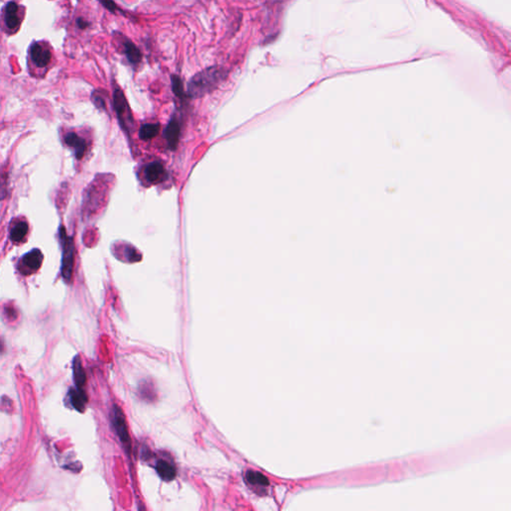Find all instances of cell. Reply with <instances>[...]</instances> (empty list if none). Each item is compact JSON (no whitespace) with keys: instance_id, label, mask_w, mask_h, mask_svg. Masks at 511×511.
<instances>
[{"instance_id":"cell-1","label":"cell","mask_w":511,"mask_h":511,"mask_svg":"<svg viewBox=\"0 0 511 511\" xmlns=\"http://www.w3.org/2000/svg\"><path fill=\"white\" fill-rule=\"evenodd\" d=\"M228 72L221 66H212L194 75L188 83L186 95L190 98H200L215 90L225 81Z\"/></svg>"},{"instance_id":"cell-2","label":"cell","mask_w":511,"mask_h":511,"mask_svg":"<svg viewBox=\"0 0 511 511\" xmlns=\"http://www.w3.org/2000/svg\"><path fill=\"white\" fill-rule=\"evenodd\" d=\"M60 238L62 240L63 255H62V266L61 272L63 278L69 282L72 277L73 263H74V245L71 238L66 235V231L63 227L60 228Z\"/></svg>"},{"instance_id":"cell-3","label":"cell","mask_w":511,"mask_h":511,"mask_svg":"<svg viewBox=\"0 0 511 511\" xmlns=\"http://www.w3.org/2000/svg\"><path fill=\"white\" fill-rule=\"evenodd\" d=\"M113 101L118 120L120 122L123 129L128 131L133 125V118L126 97L120 88H115L113 94Z\"/></svg>"},{"instance_id":"cell-4","label":"cell","mask_w":511,"mask_h":511,"mask_svg":"<svg viewBox=\"0 0 511 511\" xmlns=\"http://www.w3.org/2000/svg\"><path fill=\"white\" fill-rule=\"evenodd\" d=\"M29 58L34 67L45 69L52 59V52L46 43L34 42L29 49Z\"/></svg>"},{"instance_id":"cell-5","label":"cell","mask_w":511,"mask_h":511,"mask_svg":"<svg viewBox=\"0 0 511 511\" xmlns=\"http://www.w3.org/2000/svg\"><path fill=\"white\" fill-rule=\"evenodd\" d=\"M42 262H43V254L41 253L40 250L34 249L30 251L29 253H27L26 255H24L21 258L19 265H18V270L20 271L22 275L28 276V275L33 274V272H35L36 271H38L42 265Z\"/></svg>"},{"instance_id":"cell-6","label":"cell","mask_w":511,"mask_h":511,"mask_svg":"<svg viewBox=\"0 0 511 511\" xmlns=\"http://www.w3.org/2000/svg\"><path fill=\"white\" fill-rule=\"evenodd\" d=\"M113 423L118 436L120 437L121 441L129 448L130 447V437L128 433V428L125 416L122 411L117 405L113 408Z\"/></svg>"},{"instance_id":"cell-7","label":"cell","mask_w":511,"mask_h":511,"mask_svg":"<svg viewBox=\"0 0 511 511\" xmlns=\"http://www.w3.org/2000/svg\"><path fill=\"white\" fill-rule=\"evenodd\" d=\"M19 6L15 2L11 1L5 6L4 12V23L10 31H15L19 28L21 18L19 14Z\"/></svg>"},{"instance_id":"cell-8","label":"cell","mask_w":511,"mask_h":511,"mask_svg":"<svg viewBox=\"0 0 511 511\" xmlns=\"http://www.w3.org/2000/svg\"><path fill=\"white\" fill-rule=\"evenodd\" d=\"M144 177L149 184L161 183L166 177L164 166L159 162H152L148 164L144 170Z\"/></svg>"},{"instance_id":"cell-9","label":"cell","mask_w":511,"mask_h":511,"mask_svg":"<svg viewBox=\"0 0 511 511\" xmlns=\"http://www.w3.org/2000/svg\"><path fill=\"white\" fill-rule=\"evenodd\" d=\"M180 131H181L180 122L175 118L171 119V121L169 122L165 130V138L168 142L170 149L174 150L177 148L179 144V140H180Z\"/></svg>"},{"instance_id":"cell-10","label":"cell","mask_w":511,"mask_h":511,"mask_svg":"<svg viewBox=\"0 0 511 511\" xmlns=\"http://www.w3.org/2000/svg\"><path fill=\"white\" fill-rule=\"evenodd\" d=\"M65 143L73 148L77 159H81L86 151V143L75 133H69L65 137Z\"/></svg>"},{"instance_id":"cell-11","label":"cell","mask_w":511,"mask_h":511,"mask_svg":"<svg viewBox=\"0 0 511 511\" xmlns=\"http://www.w3.org/2000/svg\"><path fill=\"white\" fill-rule=\"evenodd\" d=\"M123 47H124V53L128 61L132 65L139 64L142 59V54H141V51L137 48V46H136L130 40L125 39L123 40Z\"/></svg>"},{"instance_id":"cell-12","label":"cell","mask_w":511,"mask_h":511,"mask_svg":"<svg viewBox=\"0 0 511 511\" xmlns=\"http://www.w3.org/2000/svg\"><path fill=\"white\" fill-rule=\"evenodd\" d=\"M156 469L158 471V474L162 478V479L166 481H170L175 479V476H176L175 467L172 464L167 463L166 461H163V459L158 461L156 464Z\"/></svg>"},{"instance_id":"cell-13","label":"cell","mask_w":511,"mask_h":511,"mask_svg":"<svg viewBox=\"0 0 511 511\" xmlns=\"http://www.w3.org/2000/svg\"><path fill=\"white\" fill-rule=\"evenodd\" d=\"M28 232V225L26 222H18L10 231V240L13 243L21 242Z\"/></svg>"},{"instance_id":"cell-14","label":"cell","mask_w":511,"mask_h":511,"mask_svg":"<svg viewBox=\"0 0 511 511\" xmlns=\"http://www.w3.org/2000/svg\"><path fill=\"white\" fill-rule=\"evenodd\" d=\"M160 130V125L155 123L144 124L140 128L139 136L142 140H151L155 137Z\"/></svg>"},{"instance_id":"cell-15","label":"cell","mask_w":511,"mask_h":511,"mask_svg":"<svg viewBox=\"0 0 511 511\" xmlns=\"http://www.w3.org/2000/svg\"><path fill=\"white\" fill-rule=\"evenodd\" d=\"M70 396H71V402L73 406L76 408L77 411L82 412L84 410L85 403H86V396H85L84 391L77 388L76 390H71Z\"/></svg>"},{"instance_id":"cell-16","label":"cell","mask_w":511,"mask_h":511,"mask_svg":"<svg viewBox=\"0 0 511 511\" xmlns=\"http://www.w3.org/2000/svg\"><path fill=\"white\" fill-rule=\"evenodd\" d=\"M74 379L76 382V385L78 389L83 390V386L86 382V378H85V373L81 366V362L76 359L74 361Z\"/></svg>"},{"instance_id":"cell-17","label":"cell","mask_w":511,"mask_h":511,"mask_svg":"<svg viewBox=\"0 0 511 511\" xmlns=\"http://www.w3.org/2000/svg\"><path fill=\"white\" fill-rule=\"evenodd\" d=\"M247 480L255 485H268L269 480L262 473L257 471H248L246 474Z\"/></svg>"},{"instance_id":"cell-18","label":"cell","mask_w":511,"mask_h":511,"mask_svg":"<svg viewBox=\"0 0 511 511\" xmlns=\"http://www.w3.org/2000/svg\"><path fill=\"white\" fill-rule=\"evenodd\" d=\"M172 89L175 93V95L177 97H179L180 99H184L187 95L184 91V88H183V83H182V80L179 76H176V75H173L172 76Z\"/></svg>"},{"instance_id":"cell-19","label":"cell","mask_w":511,"mask_h":511,"mask_svg":"<svg viewBox=\"0 0 511 511\" xmlns=\"http://www.w3.org/2000/svg\"><path fill=\"white\" fill-rule=\"evenodd\" d=\"M7 196V175L0 171V200H3Z\"/></svg>"},{"instance_id":"cell-20","label":"cell","mask_w":511,"mask_h":511,"mask_svg":"<svg viewBox=\"0 0 511 511\" xmlns=\"http://www.w3.org/2000/svg\"><path fill=\"white\" fill-rule=\"evenodd\" d=\"M99 2L112 13L116 12V10L118 9L116 3L113 1V0H99Z\"/></svg>"},{"instance_id":"cell-21","label":"cell","mask_w":511,"mask_h":511,"mask_svg":"<svg viewBox=\"0 0 511 511\" xmlns=\"http://www.w3.org/2000/svg\"><path fill=\"white\" fill-rule=\"evenodd\" d=\"M93 100H94V103H95V105H96L97 107H99V108H104V107H105L104 100L102 99L101 97H99V96H96V97H95V96H94V97H93Z\"/></svg>"},{"instance_id":"cell-22","label":"cell","mask_w":511,"mask_h":511,"mask_svg":"<svg viewBox=\"0 0 511 511\" xmlns=\"http://www.w3.org/2000/svg\"><path fill=\"white\" fill-rule=\"evenodd\" d=\"M77 25L81 28V29H84L86 28L88 26V22L87 21H84L82 18H78L77 19Z\"/></svg>"},{"instance_id":"cell-23","label":"cell","mask_w":511,"mask_h":511,"mask_svg":"<svg viewBox=\"0 0 511 511\" xmlns=\"http://www.w3.org/2000/svg\"><path fill=\"white\" fill-rule=\"evenodd\" d=\"M2 351V344L0 343V351Z\"/></svg>"}]
</instances>
